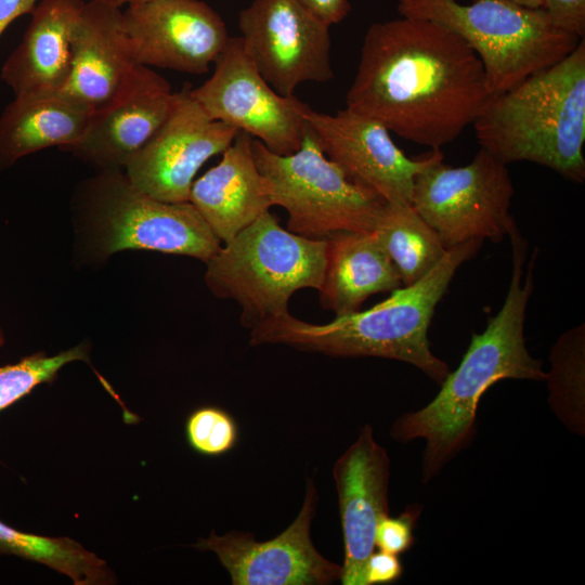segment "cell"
I'll use <instances>...</instances> for the list:
<instances>
[{"label":"cell","instance_id":"ffe728a7","mask_svg":"<svg viewBox=\"0 0 585 585\" xmlns=\"http://www.w3.org/2000/svg\"><path fill=\"white\" fill-rule=\"evenodd\" d=\"M83 0H39L20 44L1 68L14 95L61 91L70 74L72 41Z\"/></svg>","mask_w":585,"mask_h":585},{"label":"cell","instance_id":"30bf717a","mask_svg":"<svg viewBox=\"0 0 585 585\" xmlns=\"http://www.w3.org/2000/svg\"><path fill=\"white\" fill-rule=\"evenodd\" d=\"M213 64V74L190 90L204 112L256 138L275 154L298 151L308 129L303 113L309 105L295 95L277 93L265 81L242 37H230Z\"/></svg>","mask_w":585,"mask_h":585},{"label":"cell","instance_id":"cb8c5ba5","mask_svg":"<svg viewBox=\"0 0 585 585\" xmlns=\"http://www.w3.org/2000/svg\"><path fill=\"white\" fill-rule=\"evenodd\" d=\"M0 554L44 564L75 585H108L116 578L106 561L70 537H51L20 531L0 520Z\"/></svg>","mask_w":585,"mask_h":585},{"label":"cell","instance_id":"7402d4cb","mask_svg":"<svg viewBox=\"0 0 585 585\" xmlns=\"http://www.w3.org/2000/svg\"><path fill=\"white\" fill-rule=\"evenodd\" d=\"M402 286L399 271L374 232H339L326 239L320 301L336 316L358 311L372 295Z\"/></svg>","mask_w":585,"mask_h":585},{"label":"cell","instance_id":"603a6c76","mask_svg":"<svg viewBox=\"0 0 585 585\" xmlns=\"http://www.w3.org/2000/svg\"><path fill=\"white\" fill-rule=\"evenodd\" d=\"M373 232L399 271L403 286L421 278L447 250L412 205L386 203Z\"/></svg>","mask_w":585,"mask_h":585},{"label":"cell","instance_id":"d6986e66","mask_svg":"<svg viewBox=\"0 0 585 585\" xmlns=\"http://www.w3.org/2000/svg\"><path fill=\"white\" fill-rule=\"evenodd\" d=\"M252 139L239 131L221 160L191 187L188 202L223 243L273 206L270 182L255 161Z\"/></svg>","mask_w":585,"mask_h":585},{"label":"cell","instance_id":"5bb4252c","mask_svg":"<svg viewBox=\"0 0 585 585\" xmlns=\"http://www.w3.org/2000/svg\"><path fill=\"white\" fill-rule=\"evenodd\" d=\"M303 117L324 154L388 204L412 205L416 176L443 158L440 150L420 159L408 158L385 126L347 107L330 115L308 106Z\"/></svg>","mask_w":585,"mask_h":585},{"label":"cell","instance_id":"1f68e13d","mask_svg":"<svg viewBox=\"0 0 585 585\" xmlns=\"http://www.w3.org/2000/svg\"><path fill=\"white\" fill-rule=\"evenodd\" d=\"M39 0H0V37L8 26L22 15L30 13Z\"/></svg>","mask_w":585,"mask_h":585},{"label":"cell","instance_id":"ac0fdd59","mask_svg":"<svg viewBox=\"0 0 585 585\" xmlns=\"http://www.w3.org/2000/svg\"><path fill=\"white\" fill-rule=\"evenodd\" d=\"M135 65L121 6L114 0L84 2L73 35L70 74L61 91L98 108Z\"/></svg>","mask_w":585,"mask_h":585},{"label":"cell","instance_id":"6da1fadb","mask_svg":"<svg viewBox=\"0 0 585 585\" xmlns=\"http://www.w3.org/2000/svg\"><path fill=\"white\" fill-rule=\"evenodd\" d=\"M491 99L482 62L461 37L433 21L401 16L368 27L346 107L440 150Z\"/></svg>","mask_w":585,"mask_h":585},{"label":"cell","instance_id":"8992f818","mask_svg":"<svg viewBox=\"0 0 585 585\" xmlns=\"http://www.w3.org/2000/svg\"><path fill=\"white\" fill-rule=\"evenodd\" d=\"M398 11L461 37L482 62L492 98L561 61L582 40L556 28L542 9L511 0H399Z\"/></svg>","mask_w":585,"mask_h":585},{"label":"cell","instance_id":"9c48e42d","mask_svg":"<svg viewBox=\"0 0 585 585\" xmlns=\"http://www.w3.org/2000/svg\"><path fill=\"white\" fill-rule=\"evenodd\" d=\"M514 193L507 165L480 147L466 166L451 167L441 158L420 171L412 206L450 249L509 235L516 226L510 213Z\"/></svg>","mask_w":585,"mask_h":585},{"label":"cell","instance_id":"4316f807","mask_svg":"<svg viewBox=\"0 0 585 585\" xmlns=\"http://www.w3.org/2000/svg\"><path fill=\"white\" fill-rule=\"evenodd\" d=\"M185 437L195 452L206 456H219L234 448L238 429L235 419L225 410L202 406L188 415Z\"/></svg>","mask_w":585,"mask_h":585},{"label":"cell","instance_id":"4dcf8cb0","mask_svg":"<svg viewBox=\"0 0 585 585\" xmlns=\"http://www.w3.org/2000/svg\"><path fill=\"white\" fill-rule=\"evenodd\" d=\"M329 26L338 24L349 14V0H297Z\"/></svg>","mask_w":585,"mask_h":585},{"label":"cell","instance_id":"ba28073f","mask_svg":"<svg viewBox=\"0 0 585 585\" xmlns=\"http://www.w3.org/2000/svg\"><path fill=\"white\" fill-rule=\"evenodd\" d=\"M78 206L104 256L144 249L209 260L220 239L190 202L168 203L138 190L123 170H101L87 180Z\"/></svg>","mask_w":585,"mask_h":585},{"label":"cell","instance_id":"8fae6325","mask_svg":"<svg viewBox=\"0 0 585 585\" xmlns=\"http://www.w3.org/2000/svg\"><path fill=\"white\" fill-rule=\"evenodd\" d=\"M246 52L282 95L333 79L329 25L297 0H252L238 14Z\"/></svg>","mask_w":585,"mask_h":585},{"label":"cell","instance_id":"2e32d148","mask_svg":"<svg viewBox=\"0 0 585 585\" xmlns=\"http://www.w3.org/2000/svg\"><path fill=\"white\" fill-rule=\"evenodd\" d=\"M179 99L169 81L152 67L136 64L116 93L94 108L83 136L63 150L98 171L123 170L166 121Z\"/></svg>","mask_w":585,"mask_h":585},{"label":"cell","instance_id":"4fadbf2b","mask_svg":"<svg viewBox=\"0 0 585 585\" xmlns=\"http://www.w3.org/2000/svg\"><path fill=\"white\" fill-rule=\"evenodd\" d=\"M190 90L184 87L179 91L178 102L166 121L123 167L138 190L162 202H188L199 168L223 153L239 132L211 119Z\"/></svg>","mask_w":585,"mask_h":585},{"label":"cell","instance_id":"83f0119b","mask_svg":"<svg viewBox=\"0 0 585 585\" xmlns=\"http://www.w3.org/2000/svg\"><path fill=\"white\" fill-rule=\"evenodd\" d=\"M420 511L421 507L415 504L399 517H384L375 531V547L394 555L408 550L414 542L413 531Z\"/></svg>","mask_w":585,"mask_h":585},{"label":"cell","instance_id":"f546056e","mask_svg":"<svg viewBox=\"0 0 585 585\" xmlns=\"http://www.w3.org/2000/svg\"><path fill=\"white\" fill-rule=\"evenodd\" d=\"M402 571V564L398 555L374 550L365 564V585L392 583L401 577Z\"/></svg>","mask_w":585,"mask_h":585},{"label":"cell","instance_id":"9a60e30c","mask_svg":"<svg viewBox=\"0 0 585 585\" xmlns=\"http://www.w3.org/2000/svg\"><path fill=\"white\" fill-rule=\"evenodd\" d=\"M136 64L191 75L209 72L229 42L222 17L202 0H150L123 11Z\"/></svg>","mask_w":585,"mask_h":585},{"label":"cell","instance_id":"52a82bcc","mask_svg":"<svg viewBox=\"0 0 585 585\" xmlns=\"http://www.w3.org/2000/svg\"><path fill=\"white\" fill-rule=\"evenodd\" d=\"M252 153L270 182L273 206L288 213L289 232L327 239L339 232L374 231L386 202L330 160L309 126L300 148L291 154H275L257 139Z\"/></svg>","mask_w":585,"mask_h":585},{"label":"cell","instance_id":"7a4b0ae2","mask_svg":"<svg viewBox=\"0 0 585 585\" xmlns=\"http://www.w3.org/2000/svg\"><path fill=\"white\" fill-rule=\"evenodd\" d=\"M508 236L512 243V274L503 307L482 333L472 335L461 362L447 374L433 400L400 416L391 427L390 434L398 442L426 441L424 483L469 445L476 434L480 399L492 385L503 379L545 380L542 362L530 354L524 339L536 251L522 282L526 245L517 226Z\"/></svg>","mask_w":585,"mask_h":585},{"label":"cell","instance_id":"7c38bea8","mask_svg":"<svg viewBox=\"0 0 585 585\" xmlns=\"http://www.w3.org/2000/svg\"><path fill=\"white\" fill-rule=\"evenodd\" d=\"M318 504L312 478L307 479L303 504L295 520L278 535L259 542L250 532L211 531L193 545L214 552L233 585H329L340 581L342 567L314 546L311 526Z\"/></svg>","mask_w":585,"mask_h":585},{"label":"cell","instance_id":"f1b7e54d","mask_svg":"<svg viewBox=\"0 0 585 585\" xmlns=\"http://www.w3.org/2000/svg\"><path fill=\"white\" fill-rule=\"evenodd\" d=\"M541 9L556 28L584 39L585 0H543Z\"/></svg>","mask_w":585,"mask_h":585},{"label":"cell","instance_id":"277c9868","mask_svg":"<svg viewBox=\"0 0 585 585\" xmlns=\"http://www.w3.org/2000/svg\"><path fill=\"white\" fill-rule=\"evenodd\" d=\"M480 147L585 179V41L564 58L493 96L473 121Z\"/></svg>","mask_w":585,"mask_h":585},{"label":"cell","instance_id":"e0dca14e","mask_svg":"<svg viewBox=\"0 0 585 585\" xmlns=\"http://www.w3.org/2000/svg\"><path fill=\"white\" fill-rule=\"evenodd\" d=\"M333 478L343 537V585H365V564L375 550V531L389 515L390 459L364 425L356 440L338 457Z\"/></svg>","mask_w":585,"mask_h":585},{"label":"cell","instance_id":"d4e9b609","mask_svg":"<svg viewBox=\"0 0 585 585\" xmlns=\"http://www.w3.org/2000/svg\"><path fill=\"white\" fill-rule=\"evenodd\" d=\"M545 380L552 412L573 433H585V325L567 329L551 348Z\"/></svg>","mask_w":585,"mask_h":585},{"label":"cell","instance_id":"3957f363","mask_svg":"<svg viewBox=\"0 0 585 585\" xmlns=\"http://www.w3.org/2000/svg\"><path fill=\"white\" fill-rule=\"evenodd\" d=\"M481 244L469 240L447 249L421 278L392 290L370 309L336 316L327 324L300 321L288 312L250 330V344H284L337 358L396 360L441 385L450 369L430 350L429 325L456 271Z\"/></svg>","mask_w":585,"mask_h":585},{"label":"cell","instance_id":"5b68a950","mask_svg":"<svg viewBox=\"0 0 585 585\" xmlns=\"http://www.w3.org/2000/svg\"><path fill=\"white\" fill-rule=\"evenodd\" d=\"M325 257L326 239L285 230L269 210L205 262V282L214 296L240 307V323L252 330L288 313L297 290H318Z\"/></svg>","mask_w":585,"mask_h":585},{"label":"cell","instance_id":"836d02e7","mask_svg":"<svg viewBox=\"0 0 585 585\" xmlns=\"http://www.w3.org/2000/svg\"><path fill=\"white\" fill-rule=\"evenodd\" d=\"M119 6L142 3L150 0H114Z\"/></svg>","mask_w":585,"mask_h":585},{"label":"cell","instance_id":"44dd1931","mask_svg":"<svg viewBox=\"0 0 585 585\" xmlns=\"http://www.w3.org/2000/svg\"><path fill=\"white\" fill-rule=\"evenodd\" d=\"M93 108L64 91L15 95L0 114V170L41 150H65L84 134Z\"/></svg>","mask_w":585,"mask_h":585},{"label":"cell","instance_id":"484cf974","mask_svg":"<svg viewBox=\"0 0 585 585\" xmlns=\"http://www.w3.org/2000/svg\"><path fill=\"white\" fill-rule=\"evenodd\" d=\"M5 337L0 328V348ZM75 361L89 362L88 347L78 344L55 355L36 352L18 362L0 366V412L12 406L32 390L57 377L58 370Z\"/></svg>","mask_w":585,"mask_h":585},{"label":"cell","instance_id":"d6a6232c","mask_svg":"<svg viewBox=\"0 0 585 585\" xmlns=\"http://www.w3.org/2000/svg\"><path fill=\"white\" fill-rule=\"evenodd\" d=\"M517 4L531 9H541L543 0H511Z\"/></svg>","mask_w":585,"mask_h":585}]
</instances>
